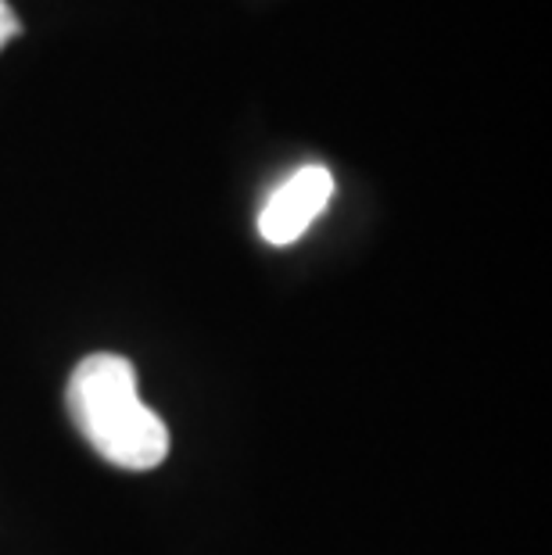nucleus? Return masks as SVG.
Instances as JSON below:
<instances>
[{"label": "nucleus", "instance_id": "obj_1", "mask_svg": "<svg viewBox=\"0 0 552 555\" xmlns=\"http://www.w3.org/2000/svg\"><path fill=\"white\" fill-rule=\"evenodd\" d=\"M68 416L104 463L119 469H155L169 455V427L137 387V370L123 356L84 359L68 376Z\"/></svg>", "mask_w": 552, "mask_h": 555}, {"label": "nucleus", "instance_id": "obj_2", "mask_svg": "<svg viewBox=\"0 0 552 555\" xmlns=\"http://www.w3.org/2000/svg\"><path fill=\"white\" fill-rule=\"evenodd\" d=\"M334 197V176L326 165H305L295 176H287L273 194L266 197L262 211H258V233L266 244H295L323 208Z\"/></svg>", "mask_w": 552, "mask_h": 555}, {"label": "nucleus", "instance_id": "obj_3", "mask_svg": "<svg viewBox=\"0 0 552 555\" xmlns=\"http://www.w3.org/2000/svg\"><path fill=\"white\" fill-rule=\"evenodd\" d=\"M22 33V22H18V15L15 11H11V4L8 0H0V51H4V47L15 40Z\"/></svg>", "mask_w": 552, "mask_h": 555}]
</instances>
